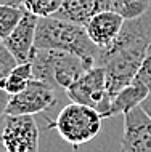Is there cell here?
Instances as JSON below:
<instances>
[{
	"instance_id": "obj_3",
	"label": "cell",
	"mask_w": 151,
	"mask_h": 152,
	"mask_svg": "<svg viewBox=\"0 0 151 152\" xmlns=\"http://www.w3.org/2000/svg\"><path fill=\"white\" fill-rule=\"evenodd\" d=\"M29 63L32 66V79L50 85L53 90H66L80 75L88 71V66L79 56L58 50H35Z\"/></svg>"
},
{
	"instance_id": "obj_20",
	"label": "cell",
	"mask_w": 151,
	"mask_h": 152,
	"mask_svg": "<svg viewBox=\"0 0 151 152\" xmlns=\"http://www.w3.org/2000/svg\"><path fill=\"white\" fill-rule=\"evenodd\" d=\"M141 107H143V109H145V112L151 117V91H150L148 96H146V99L141 102Z\"/></svg>"
},
{
	"instance_id": "obj_10",
	"label": "cell",
	"mask_w": 151,
	"mask_h": 152,
	"mask_svg": "<svg viewBox=\"0 0 151 152\" xmlns=\"http://www.w3.org/2000/svg\"><path fill=\"white\" fill-rule=\"evenodd\" d=\"M124 21L125 19L119 13H116L113 10H105V11L93 16L84 27H85V32H87L88 39L100 50H105L119 35Z\"/></svg>"
},
{
	"instance_id": "obj_11",
	"label": "cell",
	"mask_w": 151,
	"mask_h": 152,
	"mask_svg": "<svg viewBox=\"0 0 151 152\" xmlns=\"http://www.w3.org/2000/svg\"><path fill=\"white\" fill-rule=\"evenodd\" d=\"M109 8V0H63L60 10L53 16L64 21L85 26L95 15Z\"/></svg>"
},
{
	"instance_id": "obj_18",
	"label": "cell",
	"mask_w": 151,
	"mask_h": 152,
	"mask_svg": "<svg viewBox=\"0 0 151 152\" xmlns=\"http://www.w3.org/2000/svg\"><path fill=\"white\" fill-rule=\"evenodd\" d=\"M133 80L140 82V83L146 85L150 90H151V42L148 45V50H146V55H145V59L141 63V67L138 71L137 77Z\"/></svg>"
},
{
	"instance_id": "obj_15",
	"label": "cell",
	"mask_w": 151,
	"mask_h": 152,
	"mask_svg": "<svg viewBox=\"0 0 151 152\" xmlns=\"http://www.w3.org/2000/svg\"><path fill=\"white\" fill-rule=\"evenodd\" d=\"M27 13L35 15L37 18H48L60 10L63 0H18Z\"/></svg>"
},
{
	"instance_id": "obj_19",
	"label": "cell",
	"mask_w": 151,
	"mask_h": 152,
	"mask_svg": "<svg viewBox=\"0 0 151 152\" xmlns=\"http://www.w3.org/2000/svg\"><path fill=\"white\" fill-rule=\"evenodd\" d=\"M8 101H10V94H8L5 90L0 88V117H3V115L7 114Z\"/></svg>"
},
{
	"instance_id": "obj_21",
	"label": "cell",
	"mask_w": 151,
	"mask_h": 152,
	"mask_svg": "<svg viewBox=\"0 0 151 152\" xmlns=\"http://www.w3.org/2000/svg\"><path fill=\"white\" fill-rule=\"evenodd\" d=\"M5 117V115H3ZM3 117H0V152H7L5 147H3V142H2V128H3Z\"/></svg>"
},
{
	"instance_id": "obj_7",
	"label": "cell",
	"mask_w": 151,
	"mask_h": 152,
	"mask_svg": "<svg viewBox=\"0 0 151 152\" xmlns=\"http://www.w3.org/2000/svg\"><path fill=\"white\" fill-rule=\"evenodd\" d=\"M2 142L7 152H39V126L34 115H5Z\"/></svg>"
},
{
	"instance_id": "obj_6",
	"label": "cell",
	"mask_w": 151,
	"mask_h": 152,
	"mask_svg": "<svg viewBox=\"0 0 151 152\" xmlns=\"http://www.w3.org/2000/svg\"><path fill=\"white\" fill-rule=\"evenodd\" d=\"M56 90L40 80L31 79L23 91L11 94L5 115H35L56 106Z\"/></svg>"
},
{
	"instance_id": "obj_2",
	"label": "cell",
	"mask_w": 151,
	"mask_h": 152,
	"mask_svg": "<svg viewBox=\"0 0 151 152\" xmlns=\"http://www.w3.org/2000/svg\"><path fill=\"white\" fill-rule=\"evenodd\" d=\"M35 50H58L79 56L88 67L98 63L101 50L88 39L84 26L56 16L39 18L35 31Z\"/></svg>"
},
{
	"instance_id": "obj_4",
	"label": "cell",
	"mask_w": 151,
	"mask_h": 152,
	"mask_svg": "<svg viewBox=\"0 0 151 152\" xmlns=\"http://www.w3.org/2000/svg\"><path fill=\"white\" fill-rule=\"evenodd\" d=\"M101 123L103 117L98 110L85 104L71 102L60 110L56 118L48 123V126L58 131V134L68 144L79 147L92 141L100 133Z\"/></svg>"
},
{
	"instance_id": "obj_13",
	"label": "cell",
	"mask_w": 151,
	"mask_h": 152,
	"mask_svg": "<svg viewBox=\"0 0 151 152\" xmlns=\"http://www.w3.org/2000/svg\"><path fill=\"white\" fill-rule=\"evenodd\" d=\"M109 8L124 19H132L150 10L151 0H109Z\"/></svg>"
},
{
	"instance_id": "obj_12",
	"label": "cell",
	"mask_w": 151,
	"mask_h": 152,
	"mask_svg": "<svg viewBox=\"0 0 151 152\" xmlns=\"http://www.w3.org/2000/svg\"><path fill=\"white\" fill-rule=\"evenodd\" d=\"M150 91L151 90L146 87V85L133 80L130 85L124 87L119 93H116L113 96L111 106H109V110H108L106 118L114 117V115H117V114L125 115V114L130 112L132 109L141 106V102L146 99V96L150 94Z\"/></svg>"
},
{
	"instance_id": "obj_23",
	"label": "cell",
	"mask_w": 151,
	"mask_h": 152,
	"mask_svg": "<svg viewBox=\"0 0 151 152\" xmlns=\"http://www.w3.org/2000/svg\"><path fill=\"white\" fill-rule=\"evenodd\" d=\"M150 10H151V8H150Z\"/></svg>"
},
{
	"instance_id": "obj_14",
	"label": "cell",
	"mask_w": 151,
	"mask_h": 152,
	"mask_svg": "<svg viewBox=\"0 0 151 152\" xmlns=\"http://www.w3.org/2000/svg\"><path fill=\"white\" fill-rule=\"evenodd\" d=\"M26 13L19 5H0V39H7Z\"/></svg>"
},
{
	"instance_id": "obj_9",
	"label": "cell",
	"mask_w": 151,
	"mask_h": 152,
	"mask_svg": "<svg viewBox=\"0 0 151 152\" xmlns=\"http://www.w3.org/2000/svg\"><path fill=\"white\" fill-rule=\"evenodd\" d=\"M37 21L39 18L35 15L24 13L21 21L13 29L7 39H3V45L10 50V53L16 58L18 63H27L34 51V42H35V31H37Z\"/></svg>"
},
{
	"instance_id": "obj_17",
	"label": "cell",
	"mask_w": 151,
	"mask_h": 152,
	"mask_svg": "<svg viewBox=\"0 0 151 152\" xmlns=\"http://www.w3.org/2000/svg\"><path fill=\"white\" fill-rule=\"evenodd\" d=\"M18 61L13 55L10 53V50L3 45V42L0 43V80H3L5 77L16 67Z\"/></svg>"
},
{
	"instance_id": "obj_16",
	"label": "cell",
	"mask_w": 151,
	"mask_h": 152,
	"mask_svg": "<svg viewBox=\"0 0 151 152\" xmlns=\"http://www.w3.org/2000/svg\"><path fill=\"white\" fill-rule=\"evenodd\" d=\"M27 83H29V80L23 79L21 75H18L16 72L11 71L5 79L0 80V88L5 90V91L11 96V94H16V93L23 91V90L27 87Z\"/></svg>"
},
{
	"instance_id": "obj_1",
	"label": "cell",
	"mask_w": 151,
	"mask_h": 152,
	"mask_svg": "<svg viewBox=\"0 0 151 152\" xmlns=\"http://www.w3.org/2000/svg\"><path fill=\"white\" fill-rule=\"evenodd\" d=\"M151 42V10L141 16L125 19L119 35L108 48L101 50L96 66L105 69L109 96L119 93L137 77Z\"/></svg>"
},
{
	"instance_id": "obj_8",
	"label": "cell",
	"mask_w": 151,
	"mask_h": 152,
	"mask_svg": "<svg viewBox=\"0 0 151 152\" xmlns=\"http://www.w3.org/2000/svg\"><path fill=\"white\" fill-rule=\"evenodd\" d=\"M121 152H151V117L141 106L124 115Z\"/></svg>"
},
{
	"instance_id": "obj_5",
	"label": "cell",
	"mask_w": 151,
	"mask_h": 152,
	"mask_svg": "<svg viewBox=\"0 0 151 152\" xmlns=\"http://www.w3.org/2000/svg\"><path fill=\"white\" fill-rule=\"evenodd\" d=\"M68 98L71 102L85 104L93 107L106 118L109 106H111V96L106 88V75L101 66H93L85 71L74 83L66 90Z\"/></svg>"
},
{
	"instance_id": "obj_22",
	"label": "cell",
	"mask_w": 151,
	"mask_h": 152,
	"mask_svg": "<svg viewBox=\"0 0 151 152\" xmlns=\"http://www.w3.org/2000/svg\"><path fill=\"white\" fill-rule=\"evenodd\" d=\"M0 43H2V39H0Z\"/></svg>"
}]
</instances>
